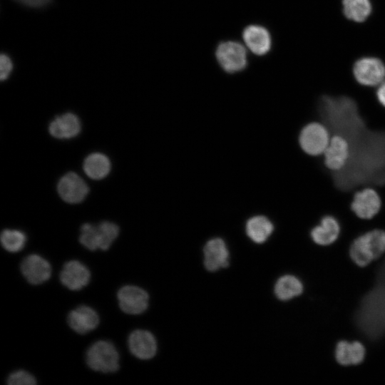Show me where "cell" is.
Returning <instances> with one entry per match:
<instances>
[{"instance_id": "cell-10", "label": "cell", "mask_w": 385, "mask_h": 385, "mask_svg": "<svg viewBox=\"0 0 385 385\" xmlns=\"http://www.w3.org/2000/svg\"><path fill=\"white\" fill-rule=\"evenodd\" d=\"M117 298L120 309L128 314H142L148 307V294L137 286L121 287L117 293Z\"/></svg>"}, {"instance_id": "cell-15", "label": "cell", "mask_w": 385, "mask_h": 385, "mask_svg": "<svg viewBox=\"0 0 385 385\" xmlns=\"http://www.w3.org/2000/svg\"><path fill=\"white\" fill-rule=\"evenodd\" d=\"M130 353L140 359L153 358L157 351V343L154 336L146 330L136 329L132 332L128 339Z\"/></svg>"}, {"instance_id": "cell-9", "label": "cell", "mask_w": 385, "mask_h": 385, "mask_svg": "<svg viewBox=\"0 0 385 385\" xmlns=\"http://www.w3.org/2000/svg\"><path fill=\"white\" fill-rule=\"evenodd\" d=\"M322 157L328 170L333 173L342 171L347 165L351 157L349 141L340 134H332Z\"/></svg>"}, {"instance_id": "cell-16", "label": "cell", "mask_w": 385, "mask_h": 385, "mask_svg": "<svg viewBox=\"0 0 385 385\" xmlns=\"http://www.w3.org/2000/svg\"><path fill=\"white\" fill-rule=\"evenodd\" d=\"M67 322L74 332L80 334H85L97 327L99 323V317L91 307L81 305L68 313Z\"/></svg>"}, {"instance_id": "cell-6", "label": "cell", "mask_w": 385, "mask_h": 385, "mask_svg": "<svg viewBox=\"0 0 385 385\" xmlns=\"http://www.w3.org/2000/svg\"><path fill=\"white\" fill-rule=\"evenodd\" d=\"M352 74L359 86L370 88L377 87L385 80V64L376 57H361L354 62Z\"/></svg>"}, {"instance_id": "cell-23", "label": "cell", "mask_w": 385, "mask_h": 385, "mask_svg": "<svg viewBox=\"0 0 385 385\" xmlns=\"http://www.w3.org/2000/svg\"><path fill=\"white\" fill-rule=\"evenodd\" d=\"M274 229L272 223L264 216H255L250 219L246 225L249 237L257 243H262L271 235Z\"/></svg>"}, {"instance_id": "cell-3", "label": "cell", "mask_w": 385, "mask_h": 385, "mask_svg": "<svg viewBox=\"0 0 385 385\" xmlns=\"http://www.w3.org/2000/svg\"><path fill=\"white\" fill-rule=\"evenodd\" d=\"M118 226L109 221L95 225L85 223L81 227L79 242L91 251L107 250L119 234Z\"/></svg>"}, {"instance_id": "cell-24", "label": "cell", "mask_w": 385, "mask_h": 385, "mask_svg": "<svg viewBox=\"0 0 385 385\" xmlns=\"http://www.w3.org/2000/svg\"><path fill=\"white\" fill-rule=\"evenodd\" d=\"M303 285L300 280L294 276L284 275L276 282L274 293L281 300H289L302 294Z\"/></svg>"}, {"instance_id": "cell-29", "label": "cell", "mask_w": 385, "mask_h": 385, "mask_svg": "<svg viewBox=\"0 0 385 385\" xmlns=\"http://www.w3.org/2000/svg\"><path fill=\"white\" fill-rule=\"evenodd\" d=\"M30 7H42L51 2V0H15Z\"/></svg>"}, {"instance_id": "cell-20", "label": "cell", "mask_w": 385, "mask_h": 385, "mask_svg": "<svg viewBox=\"0 0 385 385\" xmlns=\"http://www.w3.org/2000/svg\"><path fill=\"white\" fill-rule=\"evenodd\" d=\"M365 348L359 342H339L335 350V357L339 364L343 366L356 365L363 361Z\"/></svg>"}, {"instance_id": "cell-7", "label": "cell", "mask_w": 385, "mask_h": 385, "mask_svg": "<svg viewBox=\"0 0 385 385\" xmlns=\"http://www.w3.org/2000/svg\"><path fill=\"white\" fill-rule=\"evenodd\" d=\"M381 197L376 188L365 186L356 190L351 202V210L361 220H371L381 210Z\"/></svg>"}, {"instance_id": "cell-5", "label": "cell", "mask_w": 385, "mask_h": 385, "mask_svg": "<svg viewBox=\"0 0 385 385\" xmlns=\"http://www.w3.org/2000/svg\"><path fill=\"white\" fill-rule=\"evenodd\" d=\"M332 133L321 121H312L301 129L298 142L302 150L307 155L320 156L327 147Z\"/></svg>"}, {"instance_id": "cell-1", "label": "cell", "mask_w": 385, "mask_h": 385, "mask_svg": "<svg viewBox=\"0 0 385 385\" xmlns=\"http://www.w3.org/2000/svg\"><path fill=\"white\" fill-rule=\"evenodd\" d=\"M355 322L360 332L371 340L385 335V261L378 270L374 287L360 303Z\"/></svg>"}, {"instance_id": "cell-8", "label": "cell", "mask_w": 385, "mask_h": 385, "mask_svg": "<svg viewBox=\"0 0 385 385\" xmlns=\"http://www.w3.org/2000/svg\"><path fill=\"white\" fill-rule=\"evenodd\" d=\"M215 56L222 68L229 73L241 71L247 64L246 48L237 41L220 43L217 47Z\"/></svg>"}, {"instance_id": "cell-19", "label": "cell", "mask_w": 385, "mask_h": 385, "mask_svg": "<svg viewBox=\"0 0 385 385\" xmlns=\"http://www.w3.org/2000/svg\"><path fill=\"white\" fill-rule=\"evenodd\" d=\"M81 130L78 118L72 113H66L55 118L49 124L50 134L58 139H68L76 136Z\"/></svg>"}, {"instance_id": "cell-26", "label": "cell", "mask_w": 385, "mask_h": 385, "mask_svg": "<svg viewBox=\"0 0 385 385\" xmlns=\"http://www.w3.org/2000/svg\"><path fill=\"white\" fill-rule=\"evenodd\" d=\"M6 383L9 385H34L36 384L35 377L24 370L15 371L9 374Z\"/></svg>"}, {"instance_id": "cell-2", "label": "cell", "mask_w": 385, "mask_h": 385, "mask_svg": "<svg viewBox=\"0 0 385 385\" xmlns=\"http://www.w3.org/2000/svg\"><path fill=\"white\" fill-rule=\"evenodd\" d=\"M385 252V230L373 228L352 242L349 254L351 260L360 267H365Z\"/></svg>"}, {"instance_id": "cell-14", "label": "cell", "mask_w": 385, "mask_h": 385, "mask_svg": "<svg viewBox=\"0 0 385 385\" xmlns=\"http://www.w3.org/2000/svg\"><path fill=\"white\" fill-rule=\"evenodd\" d=\"M60 197L68 203L82 202L88 192L85 181L76 173H68L63 175L58 183Z\"/></svg>"}, {"instance_id": "cell-12", "label": "cell", "mask_w": 385, "mask_h": 385, "mask_svg": "<svg viewBox=\"0 0 385 385\" xmlns=\"http://www.w3.org/2000/svg\"><path fill=\"white\" fill-rule=\"evenodd\" d=\"M339 220L334 215H325L312 227L310 237L318 245L327 246L335 242L341 234Z\"/></svg>"}, {"instance_id": "cell-27", "label": "cell", "mask_w": 385, "mask_h": 385, "mask_svg": "<svg viewBox=\"0 0 385 385\" xmlns=\"http://www.w3.org/2000/svg\"><path fill=\"white\" fill-rule=\"evenodd\" d=\"M13 68L11 58L5 53L0 57V78L4 81L8 78Z\"/></svg>"}, {"instance_id": "cell-21", "label": "cell", "mask_w": 385, "mask_h": 385, "mask_svg": "<svg viewBox=\"0 0 385 385\" xmlns=\"http://www.w3.org/2000/svg\"><path fill=\"white\" fill-rule=\"evenodd\" d=\"M342 5L344 16L355 23L364 22L372 11L370 0H342Z\"/></svg>"}, {"instance_id": "cell-4", "label": "cell", "mask_w": 385, "mask_h": 385, "mask_svg": "<svg viewBox=\"0 0 385 385\" xmlns=\"http://www.w3.org/2000/svg\"><path fill=\"white\" fill-rule=\"evenodd\" d=\"M119 353L108 340H99L89 346L86 353L87 366L93 371L105 374L115 373L119 368Z\"/></svg>"}, {"instance_id": "cell-13", "label": "cell", "mask_w": 385, "mask_h": 385, "mask_svg": "<svg viewBox=\"0 0 385 385\" xmlns=\"http://www.w3.org/2000/svg\"><path fill=\"white\" fill-rule=\"evenodd\" d=\"M59 278L63 286L71 290L77 291L88 284L91 272L85 265L73 260L63 265Z\"/></svg>"}, {"instance_id": "cell-22", "label": "cell", "mask_w": 385, "mask_h": 385, "mask_svg": "<svg viewBox=\"0 0 385 385\" xmlns=\"http://www.w3.org/2000/svg\"><path fill=\"white\" fill-rule=\"evenodd\" d=\"M110 170L109 159L100 153H93L89 155L83 163L84 172L89 178L94 180L105 178L109 173Z\"/></svg>"}, {"instance_id": "cell-28", "label": "cell", "mask_w": 385, "mask_h": 385, "mask_svg": "<svg viewBox=\"0 0 385 385\" xmlns=\"http://www.w3.org/2000/svg\"><path fill=\"white\" fill-rule=\"evenodd\" d=\"M375 94L379 103L385 108V80L377 86Z\"/></svg>"}, {"instance_id": "cell-18", "label": "cell", "mask_w": 385, "mask_h": 385, "mask_svg": "<svg viewBox=\"0 0 385 385\" xmlns=\"http://www.w3.org/2000/svg\"><path fill=\"white\" fill-rule=\"evenodd\" d=\"M203 251L204 265L207 270L214 272L228 266L229 252L222 239L210 240L206 243Z\"/></svg>"}, {"instance_id": "cell-11", "label": "cell", "mask_w": 385, "mask_h": 385, "mask_svg": "<svg viewBox=\"0 0 385 385\" xmlns=\"http://www.w3.org/2000/svg\"><path fill=\"white\" fill-rule=\"evenodd\" d=\"M21 272L31 284L37 285L49 279L51 274L50 263L41 256L31 254L26 256L20 265Z\"/></svg>"}, {"instance_id": "cell-25", "label": "cell", "mask_w": 385, "mask_h": 385, "mask_svg": "<svg viewBox=\"0 0 385 385\" xmlns=\"http://www.w3.org/2000/svg\"><path fill=\"white\" fill-rule=\"evenodd\" d=\"M26 236L22 231L6 229L1 232V242L2 247L8 252L16 253L24 247Z\"/></svg>"}, {"instance_id": "cell-17", "label": "cell", "mask_w": 385, "mask_h": 385, "mask_svg": "<svg viewBox=\"0 0 385 385\" xmlns=\"http://www.w3.org/2000/svg\"><path fill=\"white\" fill-rule=\"evenodd\" d=\"M242 38L247 47L256 55H265L271 48V36L269 31L262 26H247L243 31Z\"/></svg>"}]
</instances>
